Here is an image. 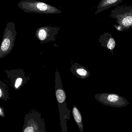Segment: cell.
<instances>
[{
	"label": "cell",
	"mask_w": 132,
	"mask_h": 132,
	"mask_svg": "<svg viewBox=\"0 0 132 132\" xmlns=\"http://www.w3.org/2000/svg\"><path fill=\"white\" fill-rule=\"evenodd\" d=\"M110 17L116 19L117 24L113 27L119 31L132 27V5L118 6L111 11Z\"/></svg>",
	"instance_id": "cell-1"
},
{
	"label": "cell",
	"mask_w": 132,
	"mask_h": 132,
	"mask_svg": "<svg viewBox=\"0 0 132 132\" xmlns=\"http://www.w3.org/2000/svg\"><path fill=\"white\" fill-rule=\"evenodd\" d=\"M18 6L26 13L56 14L62 11L55 7L37 0H21Z\"/></svg>",
	"instance_id": "cell-2"
},
{
	"label": "cell",
	"mask_w": 132,
	"mask_h": 132,
	"mask_svg": "<svg viewBox=\"0 0 132 132\" xmlns=\"http://www.w3.org/2000/svg\"><path fill=\"white\" fill-rule=\"evenodd\" d=\"M16 34L15 23L8 22L4 31L0 49V58L7 55L13 50Z\"/></svg>",
	"instance_id": "cell-3"
},
{
	"label": "cell",
	"mask_w": 132,
	"mask_h": 132,
	"mask_svg": "<svg viewBox=\"0 0 132 132\" xmlns=\"http://www.w3.org/2000/svg\"><path fill=\"white\" fill-rule=\"evenodd\" d=\"M95 98L103 105L112 107L122 108L129 104L126 98L115 93H98L95 95Z\"/></svg>",
	"instance_id": "cell-4"
},
{
	"label": "cell",
	"mask_w": 132,
	"mask_h": 132,
	"mask_svg": "<svg viewBox=\"0 0 132 132\" xmlns=\"http://www.w3.org/2000/svg\"><path fill=\"white\" fill-rule=\"evenodd\" d=\"M60 28L58 27H42L36 31L35 36L42 44L55 40V36L59 33Z\"/></svg>",
	"instance_id": "cell-5"
},
{
	"label": "cell",
	"mask_w": 132,
	"mask_h": 132,
	"mask_svg": "<svg viewBox=\"0 0 132 132\" xmlns=\"http://www.w3.org/2000/svg\"><path fill=\"white\" fill-rule=\"evenodd\" d=\"M98 42L101 46L106 48L114 55L113 50L116 47V42L111 34L104 32L100 37Z\"/></svg>",
	"instance_id": "cell-6"
},
{
	"label": "cell",
	"mask_w": 132,
	"mask_h": 132,
	"mask_svg": "<svg viewBox=\"0 0 132 132\" xmlns=\"http://www.w3.org/2000/svg\"><path fill=\"white\" fill-rule=\"evenodd\" d=\"M124 0H101L97 6L95 14H98L112 7H114Z\"/></svg>",
	"instance_id": "cell-7"
},
{
	"label": "cell",
	"mask_w": 132,
	"mask_h": 132,
	"mask_svg": "<svg viewBox=\"0 0 132 132\" xmlns=\"http://www.w3.org/2000/svg\"><path fill=\"white\" fill-rule=\"evenodd\" d=\"M75 67V75L78 78L84 79L90 76V73L88 70L82 65L76 64Z\"/></svg>",
	"instance_id": "cell-8"
},
{
	"label": "cell",
	"mask_w": 132,
	"mask_h": 132,
	"mask_svg": "<svg viewBox=\"0 0 132 132\" xmlns=\"http://www.w3.org/2000/svg\"><path fill=\"white\" fill-rule=\"evenodd\" d=\"M72 114L74 119L78 126L81 132H83V124H82V117L78 109L76 106H73Z\"/></svg>",
	"instance_id": "cell-9"
},
{
	"label": "cell",
	"mask_w": 132,
	"mask_h": 132,
	"mask_svg": "<svg viewBox=\"0 0 132 132\" xmlns=\"http://www.w3.org/2000/svg\"><path fill=\"white\" fill-rule=\"evenodd\" d=\"M56 95L58 102L60 103H62L66 98L65 93L63 89H58L56 91Z\"/></svg>",
	"instance_id": "cell-10"
},
{
	"label": "cell",
	"mask_w": 132,
	"mask_h": 132,
	"mask_svg": "<svg viewBox=\"0 0 132 132\" xmlns=\"http://www.w3.org/2000/svg\"><path fill=\"white\" fill-rule=\"evenodd\" d=\"M22 82H23V79L22 78H19L17 79L14 85L15 88L18 89L19 88V87L22 85Z\"/></svg>",
	"instance_id": "cell-11"
},
{
	"label": "cell",
	"mask_w": 132,
	"mask_h": 132,
	"mask_svg": "<svg viewBox=\"0 0 132 132\" xmlns=\"http://www.w3.org/2000/svg\"><path fill=\"white\" fill-rule=\"evenodd\" d=\"M0 115L2 117H4V113L3 110L2 109V107H0Z\"/></svg>",
	"instance_id": "cell-12"
}]
</instances>
